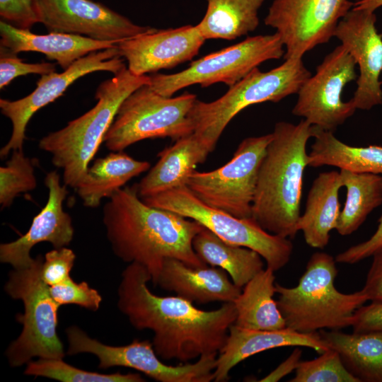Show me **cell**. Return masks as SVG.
<instances>
[{"instance_id":"obj_33","label":"cell","mask_w":382,"mask_h":382,"mask_svg":"<svg viewBox=\"0 0 382 382\" xmlns=\"http://www.w3.org/2000/svg\"><path fill=\"white\" fill-rule=\"evenodd\" d=\"M35 162L25 156L23 149L13 150L5 166L0 167V204L8 207L21 193L37 187Z\"/></svg>"},{"instance_id":"obj_36","label":"cell","mask_w":382,"mask_h":382,"mask_svg":"<svg viewBox=\"0 0 382 382\" xmlns=\"http://www.w3.org/2000/svg\"><path fill=\"white\" fill-rule=\"evenodd\" d=\"M56 64L49 62L25 63L10 49L0 47V88L8 86L14 79L29 74L41 76L55 71Z\"/></svg>"},{"instance_id":"obj_1","label":"cell","mask_w":382,"mask_h":382,"mask_svg":"<svg viewBox=\"0 0 382 382\" xmlns=\"http://www.w3.org/2000/svg\"><path fill=\"white\" fill-rule=\"evenodd\" d=\"M151 277L137 262L129 263L117 289V307L137 330L153 331L152 344L160 359L182 363L217 355L236 318L233 302L204 311L180 296H159L147 286Z\"/></svg>"},{"instance_id":"obj_30","label":"cell","mask_w":382,"mask_h":382,"mask_svg":"<svg viewBox=\"0 0 382 382\" xmlns=\"http://www.w3.org/2000/svg\"><path fill=\"white\" fill-rule=\"evenodd\" d=\"M264 1L206 0V12L196 25L205 40H235L258 27Z\"/></svg>"},{"instance_id":"obj_13","label":"cell","mask_w":382,"mask_h":382,"mask_svg":"<svg viewBox=\"0 0 382 382\" xmlns=\"http://www.w3.org/2000/svg\"><path fill=\"white\" fill-rule=\"evenodd\" d=\"M356 65L348 51L342 45L337 46L300 88L292 114L313 126L334 132L357 110L350 100L345 102L342 98L346 85L357 79Z\"/></svg>"},{"instance_id":"obj_25","label":"cell","mask_w":382,"mask_h":382,"mask_svg":"<svg viewBox=\"0 0 382 382\" xmlns=\"http://www.w3.org/2000/svg\"><path fill=\"white\" fill-rule=\"evenodd\" d=\"M150 163L122 151H112L96 159L74 189L84 206L96 208L132 178L148 170Z\"/></svg>"},{"instance_id":"obj_39","label":"cell","mask_w":382,"mask_h":382,"mask_svg":"<svg viewBox=\"0 0 382 382\" xmlns=\"http://www.w3.org/2000/svg\"><path fill=\"white\" fill-rule=\"evenodd\" d=\"M382 247V215L375 233L366 241L351 246L337 254L335 261L340 263L354 264L372 255Z\"/></svg>"},{"instance_id":"obj_2","label":"cell","mask_w":382,"mask_h":382,"mask_svg":"<svg viewBox=\"0 0 382 382\" xmlns=\"http://www.w3.org/2000/svg\"><path fill=\"white\" fill-rule=\"evenodd\" d=\"M103 221L115 255L128 263L144 266L156 285L167 258H175L193 267H206L196 254L192 241L204 226L168 210L146 204L137 184L124 187L103 208Z\"/></svg>"},{"instance_id":"obj_8","label":"cell","mask_w":382,"mask_h":382,"mask_svg":"<svg viewBox=\"0 0 382 382\" xmlns=\"http://www.w3.org/2000/svg\"><path fill=\"white\" fill-rule=\"evenodd\" d=\"M197 96L185 92L166 97L144 85L120 105L103 142L111 151H122L147 139L169 137L175 141L194 132L188 114Z\"/></svg>"},{"instance_id":"obj_9","label":"cell","mask_w":382,"mask_h":382,"mask_svg":"<svg viewBox=\"0 0 382 382\" xmlns=\"http://www.w3.org/2000/svg\"><path fill=\"white\" fill-rule=\"evenodd\" d=\"M141 199L149 206L198 222L228 243L256 251L265 260L266 267L274 272L291 258L294 247L289 238L269 233L253 218H237L206 204L186 185Z\"/></svg>"},{"instance_id":"obj_31","label":"cell","mask_w":382,"mask_h":382,"mask_svg":"<svg viewBox=\"0 0 382 382\" xmlns=\"http://www.w3.org/2000/svg\"><path fill=\"white\" fill-rule=\"evenodd\" d=\"M347 198L335 230L341 236L356 231L368 215L382 204V175L340 170Z\"/></svg>"},{"instance_id":"obj_5","label":"cell","mask_w":382,"mask_h":382,"mask_svg":"<svg viewBox=\"0 0 382 382\" xmlns=\"http://www.w3.org/2000/svg\"><path fill=\"white\" fill-rule=\"evenodd\" d=\"M336 262L328 253H314L296 286L275 283L277 303L287 328L313 333L352 326L355 311L369 299L361 290L345 294L336 289Z\"/></svg>"},{"instance_id":"obj_35","label":"cell","mask_w":382,"mask_h":382,"mask_svg":"<svg viewBox=\"0 0 382 382\" xmlns=\"http://www.w3.org/2000/svg\"><path fill=\"white\" fill-rule=\"evenodd\" d=\"M50 291L55 301L61 306L76 304L92 311L99 309L102 296L98 291L86 282H74L71 277L50 286Z\"/></svg>"},{"instance_id":"obj_20","label":"cell","mask_w":382,"mask_h":382,"mask_svg":"<svg viewBox=\"0 0 382 382\" xmlns=\"http://www.w3.org/2000/svg\"><path fill=\"white\" fill-rule=\"evenodd\" d=\"M301 346L313 349L318 354L329 349L319 332L302 333L286 327L275 330L245 329L232 325L226 342L216 358L214 381L229 379L231 370L244 359L271 349Z\"/></svg>"},{"instance_id":"obj_19","label":"cell","mask_w":382,"mask_h":382,"mask_svg":"<svg viewBox=\"0 0 382 382\" xmlns=\"http://www.w3.org/2000/svg\"><path fill=\"white\" fill-rule=\"evenodd\" d=\"M45 184L48 189L47 201L33 218L28 231L16 241L0 245V261L14 269L25 268L33 262L30 253L36 244L48 242L54 248H60L67 246L73 239L72 219L63 209L67 186L61 185L55 170L47 173Z\"/></svg>"},{"instance_id":"obj_3","label":"cell","mask_w":382,"mask_h":382,"mask_svg":"<svg viewBox=\"0 0 382 382\" xmlns=\"http://www.w3.org/2000/svg\"><path fill=\"white\" fill-rule=\"evenodd\" d=\"M272 134L258 172L252 218L269 233L292 238L298 232L312 125L305 120L297 124L281 121Z\"/></svg>"},{"instance_id":"obj_26","label":"cell","mask_w":382,"mask_h":382,"mask_svg":"<svg viewBox=\"0 0 382 382\" xmlns=\"http://www.w3.org/2000/svg\"><path fill=\"white\" fill-rule=\"evenodd\" d=\"M318 332L359 382H382V332L348 334L340 330H320Z\"/></svg>"},{"instance_id":"obj_14","label":"cell","mask_w":382,"mask_h":382,"mask_svg":"<svg viewBox=\"0 0 382 382\" xmlns=\"http://www.w3.org/2000/svg\"><path fill=\"white\" fill-rule=\"evenodd\" d=\"M353 5L349 0H273L264 23L276 30L284 59L302 58L334 37L339 21Z\"/></svg>"},{"instance_id":"obj_27","label":"cell","mask_w":382,"mask_h":382,"mask_svg":"<svg viewBox=\"0 0 382 382\" xmlns=\"http://www.w3.org/2000/svg\"><path fill=\"white\" fill-rule=\"evenodd\" d=\"M314 141L308 153V166H330L353 173L382 175V146L348 145L334 132L312 125Z\"/></svg>"},{"instance_id":"obj_16","label":"cell","mask_w":382,"mask_h":382,"mask_svg":"<svg viewBox=\"0 0 382 382\" xmlns=\"http://www.w3.org/2000/svg\"><path fill=\"white\" fill-rule=\"evenodd\" d=\"M35 1L40 23L50 32L117 43L154 28L135 24L125 16L92 0Z\"/></svg>"},{"instance_id":"obj_17","label":"cell","mask_w":382,"mask_h":382,"mask_svg":"<svg viewBox=\"0 0 382 382\" xmlns=\"http://www.w3.org/2000/svg\"><path fill=\"white\" fill-rule=\"evenodd\" d=\"M376 22L374 11L352 8L334 33L359 66L357 88L349 100L357 110H369L382 104V34Z\"/></svg>"},{"instance_id":"obj_23","label":"cell","mask_w":382,"mask_h":382,"mask_svg":"<svg viewBox=\"0 0 382 382\" xmlns=\"http://www.w3.org/2000/svg\"><path fill=\"white\" fill-rule=\"evenodd\" d=\"M0 35L1 45L16 54L21 52L42 53L48 59L55 61L63 70L91 52L115 47L117 45L71 33L35 34L2 21H0Z\"/></svg>"},{"instance_id":"obj_34","label":"cell","mask_w":382,"mask_h":382,"mask_svg":"<svg viewBox=\"0 0 382 382\" xmlns=\"http://www.w3.org/2000/svg\"><path fill=\"white\" fill-rule=\"evenodd\" d=\"M312 360L301 361L289 382H359L345 367L338 353L329 348Z\"/></svg>"},{"instance_id":"obj_40","label":"cell","mask_w":382,"mask_h":382,"mask_svg":"<svg viewBox=\"0 0 382 382\" xmlns=\"http://www.w3.org/2000/svg\"><path fill=\"white\" fill-rule=\"evenodd\" d=\"M354 332H382V303L362 305L354 313Z\"/></svg>"},{"instance_id":"obj_28","label":"cell","mask_w":382,"mask_h":382,"mask_svg":"<svg viewBox=\"0 0 382 382\" xmlns=\"http://www.w3.org/2000/svg\"><path fill=\"white\" fill-rule=\"evenodd\" d=\"M274 271L266 267L253 277L233 302L236 310L234 323L238 327L261 330H275L286 327L277 301Z\"/></svg>"},{"instance_id":"obj_4","label":"cell","mask_w":382,"mask_h":382,"mask_svg":"<svg viewBox=\"0 0 382 382\" xmlns=\"http://www.w3.org/2000/svg\"><path fill=\"white\" fill-rule=\"evenodd\" d=\"M149 81V76L135 75L126 66L100 83L93 108L40 140L39 148L50 154L52 164L62 170L64 185L76 188L103 142L122 103Z\"/></svg>"},{"instance_id":"obj_24","label":"cell","mask_w":382,"mask_h":382,"mask_svg":"<svg viewBox=\"0 0 382 382\" xmlns=\"http://www.w3.org/2000/svg\"><path fill=\"white\" fill-rule=\"evenodd\" d=\"M342 187L340 173L337 170L320 173L313 180L304 212L296 224L297 231L303 233L309 246L323 249L328 244L340 214L339 192Z\"/></svg>"},{"instance_id":"obj_37","label":"cell","mask_w":382,"mask_h":382,"mask_svg":"<svg viewBox=\"0 0 382 382\" xmlns=\"http://www.w3.org/2000/svg\"><path fill=\"white\" fill-rule=\"evenodd\" d=\"M75 260L76 255L74 251L66 247L54 248L47 252L42 265V280L50 286L71 277L70 272Z\"/></svg>"},{"instance_id":"obj_11","label":"cell","mask_w":382,"mask_h":382,"mask_svg":"<svg viewBox=\"0 0 382 382\" xmlns=\"http://www.w3.org/2000/svg\"><path fill=\"white\" fill-rule=\"evenodd\" d=\"M272 133L244 139L232 158L208 172L194 170L187 187L206 204L240 219L252 218L258 172Z\"/></svg>"},{"instance_id":"obj_10","label":"cell","mask_w":382,"mask_h":382,"mask_svg":"<svg viewBox=\"0 0 382 382\" xmlns=\"http://www.w3.org/2000/svg\"><path fill=\"white\" fill-rule=\"evenodd\" d=\"M285 53L277 33L248 37L243 41L192 62L187 69L172 74L154 73L149 87L157 93L171 97L187 86L202 88L216 83L231 87L262 63L279 59Z\"/></svg>"},{"instance_id":"obj_18","label":"cell","mask_w":382,"mask_h":382,"mask_svg":"<svg viewBox=\"0 0 382 382\" xmlns=\"http://www.w3.org/2000/svg\"><path fill=\"white\" fill-rule=\"evenodd\" d=\"M205 38L197 25L152 30L117 43L127 69L137 76L171 69L192 59Z\"/></svg>"},{"instance_id":"obj_41","label":"cell","mask_w":382,"mask_h":382,"mask_svg":"<svg viewBox=\"0 0 382 382\" xmlns=\"http://www.w3.org/2000/svg\"><path fill=\"white\" fill-rule=\"evenodd\" d=\"M364 287L361 289L371 302L382 303V247L373 255Z\"/></svg>"},{"instance_id":"obj_22","label":"cell","mask_w":382,"mask_h":382,"mask_svg":"<svg viewBox=\"0 0 382 382\" xmlns=\"http://www.w3.org/2000/svg\"><path fill=\"white\" fill-rule=\"evenodd\" d=\"M214 149L193 132L175 141L158 154L159 159L137 184L141 198L186 185L197 166L203 163Z\"/></svg>"},{"instance_id":"obj_7","label":"cell","mask_w":382,"mask_h":382,"mask_svg":"<svg viewBox=\"0 0 382 382\" xmlns=\"http://www.w3.org/2000/svg\"><path fill=\"white\" fill-rule=\"evenodd\" d=\"M43 258L38 255L28 267L8 273L4 290L8 296L23 303V314L16 316L23 325L20 335L6 350L12 367L27 364L34 357L63 359L65 352L57 332V311L60 306L42 279Z\"/></svg>"},{"instance_id":"obj_42","label":"cell","mask_w":382,"mask_h":382,"mask_svg":"<svg viewBox=\"0 0 382 382\" xmlns=\"http://www.w3.org/2000/svg\"><path fill=\"white\" fill-rule=\"evenodd\" d=\"M302 351L296 348L292 353L275 369L262 378L261 382H277L285 376L296 370L301 361Z\"/></svg>"},{"instance_id":"obj_44","label":"cell","mask_w":382,"mask_h":382,"mask_svg":"<svg viewBox=\"0 0 382 382\" xmlns=\"http://www.w3.org/2000/svg\"><path fill=\"white\" fill-rule=\"evenodd\" d=\"M381 76H382V74H381Z\"/></svg>"},{"instance_id":"obj_6","label":"cell","mask_w":382,"mask_h":382,"mask_svg":"<svg viewBox=\"0 0 382 382\" xmlns=\"http://www.w3.org/2000/svg\"><path fill=\"white\" fill-rule=\"evenodd\" d=\"M311 76L302 58L284 59L267 71L256 67L218 99L207 103L195 100L188 114L194 132L214 149L228 124L241 111L255 104L277 103L297 94Z\"/></svg>"},{"instance_id":"obj_43","label":"cell","mask_w":382,"mask_h":382,"mask_svg":"<svg viewBox=\"0 0 382 382\" xmlns=\"http://www.w3.org/2000/svg\"><path fill=\"white\" fill-rule=\"evenodd\" d=\"M381 6L382 0H357V1L354 2L352 8L375 11L377 8Z\"/></svg>"},{"instance_id":"obj_21","label":"cell","mask_w":382,"mask_h":382,"mask_svg":"<svg viewBox=\"0 0 382 382\" xmlns=\"http://www.w3.org/2000/svg\"><path fill=\"white\" fill-rule=\"evenodd\" d=\"M156 285L199 304L233 302L242 291L221 268L193 267L175 258L164 260Z\"/></svg>"},{"instance_id":"obj_12","label":"cell","mask_w":382,"mask_h":382,"mask_svg":"<svg viewBox=\"0 0 382 382\" xmlns=\"http://www.w3.org/2000/svg\"><path fill=\"white\" fill-rule=\"evenodd\" d=\"M68 341L66 354L90 353L97 357L98 366L107 369L122 366L137 370L160 382H209L214 381L216 355L201 356L196 362L171 366L162 362L152 342L134 339L122 346H111L90 337L78 326L66 330Z\"/></svg>"},{"instance_id":"obj_29","label":"cell","mask_w":382,"mask_h":382,"mask_svg":"<svg viewBox=\"0 0 382 382\" xmlns=\"http://www.w3.org/2000/svg\"><path fill=\"white\" fill-rule=\"evenodd\" d=\"M192 247L204 263L225 270L241 289L263 270L262 257L256 251L228 243L205 227L194 237Z\"/></svg>"},{"instance_id":"obj_15","label":"cell","mask_w":382,"mask_h":382,"mask_svg":"<svg viewBox=\"0 0 382 382\" xmlns=\"http://www.w3.org/2000/svg\"><path fill=\"white\" fill-rule=\"evenodd\" d=\"M126 66L116 47L96 51L76 61L61 73L42 75L36 88L27 96L16 100L0 99L1 113L12 123L8 141L1 149L0 157L5 158L11 151L23 149L27 125L40 108L59 98L75 81L96 71H109L113 75Z\"/></svg>"},{"instance_id":"obj_32","label":"cell","mask_w":382,"mask_h":382,"mask_svg":"<svg viewBox=\"0 0 382 382\" xmlns=\"http://www.w3.org/2000/svg\"><path fill=\"white\" fill-rule=\"evenodd\" d=\"M24 374L42 376L61 382H144L139 374H100L85 371L73 366L63 359H42L30 361L27 364Z\"/></svg>"},{"instance_id":"obj_38","label":"cell","mask_w":382,"mask_h":382,"mask_svg":"<svg viewBox=\"0 0 382 382\" xmlns=\"http://www.w3.org/2000/svg\"><path fill=\"white\" fill-rule=\"evenodd\" d=\"M0 16L1 21L26 30L40 23L35 0H0Z\"/></svg>"}]
</instances>
